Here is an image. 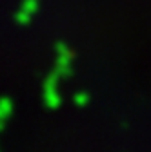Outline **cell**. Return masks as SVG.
<instances>
[{
	"mask_svg": "<svg viewBox=\"0 0 151 152\" xmlns=\"http://www.w3.org/2000/svg\"><path fill=\"white\" fill-rule=\"evenodd\" d=\"M38 2L40 0H22L20 7L15 13V22L18 26H27L31 22L33 15L36 13V9H38Z\"/></svg>",
	"mask_w": 151,
	"mask_h": 152,
	"instance_id": "obj_3",
	"label": "cell"
},
{
	"mask_svg": "<svg viewBox=\"0 0 151 152\" xmlns=\"http://www.w3.org/2000/svg\"><path fill=\"white\" fill-rule=\"evenodd\" d=\"M87 102H89L87 92H77V94H75V103H77L78 107H84V105H87Z\"/></svg>",
	"mask_w": 151,
	"mask_h": 152,
	"instance_id": "obj_5",
	"label": "cell"
},
{
	"mask_svg": "<svg viewBox=\"0 0 151 152\" xmlns=\"http://www.w3.org/2000/svg\"><path fill=\"white\" fill-rule=\"evenodd\" d=\"M56 49V64H55V72L60 76H69L71 74V62H73V54L67 49L64 42H58L55 45Z\"/></svg>",
	"mask_w": 151,
	"mask_h": 152,
	"instance_id": "obj_2",
	"label": "cell"
},
{
	"mask_svg": "<svg viewBox=\"0 0 151 152\" xmlns=\"http://www.w3.org/2000/svg\"><path fill=\"white\" fill-rule=\"evenodd\" d=\"M58 80L60 76L56 74L55 71L44 80V89H42V94H44V103L47 109H56L60 105V94H58Z\"/></svg>",
	"mask_w": 151,
	"mask_h": 152,
	"instance_id": "obj_1",
	"label": "cell"
},
{
	"mask_svg": "<svg viewBox=\"0 0 151 152\" xmlns=\"http://www.w3.org/2000/svg\"><path fill=\"white\" fill-rule=\"evenodd\" d=\"M11 112H13V102L6 96V98H2V103H0V116H2V123H6V120L11 116Z\"/></svg>",
	"mask_w": 151,
	"mask_h": 152,
	"instance_id": "obj_4",
	"label": "cell"
}]
</instances>
